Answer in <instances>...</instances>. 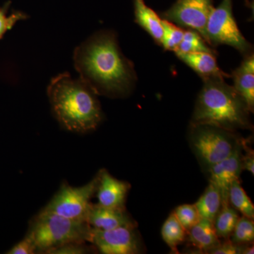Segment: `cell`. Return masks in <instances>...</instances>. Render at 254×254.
<instances>
[{
	"mask_svg": "<svg viewBox=\"0 0 254 254\" xmlns=\"http://www.w3.org/2000/svg\"><path fill=\"white\" fill-rule=\"evenodd\" d=\"M98 184V174L83 186L73 187L64 184L43 210L64 218L86 222L91 200L95 194Z\"/></svg>",
	"mask_w": 254,
	"mask_h": 254,
	"instance_id": "obj_7",
	"label": "cell"
},
{
	"mask_svg": "<svg viewBox=\"0 0 254 254\" xmlns=\"http://www.w3.org/2000/svg\"><path fill=\"white\" fill-rule=\"evenodd\" d=\"M91 227L86 221L64 218L42 210L32 223L29 232L36 244L37 253L69 243H86Z\"/></svg>",
	"mask_w": 254,
	"mask_h": 254,
	"instance_id": "obj_4",
	"label": "cell"
},
{
	"mask_svg": "<svg viewBox=\"0 0 254 254\" xmlns=\"http://www.w3.org/2000/svg\"><path fill=\"white\" fill-rule=\"evenodd\" d=\"M246 141L244 140V148L247 150V153L243 154L242 153V164L243 170H247L249 173L254 175V151L246 145Z\"/></svg>",
	"mask_w": 254,
	"mask_h": 254,
	"instance_id": "obj_29",
	"label": "cell"
},
{
	"mask_svg": "<svg viewBox=\"0 0 254 254\" xmlns=\"http://www.w3.org/2000/svg\"><path fill=\"white\" fill-rule=\"evenodd\" d=\"M229 204L244 216L254 218V205L241 185L240 180H235L230 187Z\"/></svg>",
	"mask_w": 254,
	"mask_h": 254,
	"instance_id": "obj_20",
	"label": "cell"
},
{
	"mask_svg": "<svg viewBox=\"0 0 254 254\" xmlns=\"http://www.w3.org/2000/svg\"><path fill=\"white\" fill-rule=\"evenodd\" d=\"M239 218L238 212L231 205L222 206L213 221L214 227L219 238L229 240Z\"/></svg>",
	"mask_w": 254,
	"mask_h": 254,
	"instance_id": "obj_19",
	"label": "cell"
},
{
	"mask_svg": "<svg viewBox=\"0 0 254 254\" xmlns=\"http://www.w3.org/2000/svg\"><path fill=\"white\" fill-rule=\"evenodd\" d=\"M230 240L237 245H250L254 240V219L242 215L239 218Z\"/></svg>",
	"mask_w": 254,
	"mask_h": 254,
	"instance_id": "obj_22",
	"label": "cell"
},
{
	"mask_svg": "<svg viewBox=\"0 0 254 254\" xmlns=\"http://www.w3.org/2000/svg\"><path fill=\"white\" fill-rule=\"evenodd\" d=\"M245 245H237L232 243L231 241L226 240L223 243L220 242V245L215 248L208 251L206 254H242Z\"/></svg>",
	"mask_w": 254,
	"mask_h": 254,
	"instance_id": "obj_28",
	"label": "cell"
},
{
	"mask_svg": "<svg viewBox=\"0 0 254 254\" xmlns=\"http://www.w3.org/2000/svg\"><path fill=\"white\" fill-rule=\"evenodd\" d=\"M189 240L200 253L206 254L220 244L213 222L206 219L199 221L188 232Z\"/></svg>",
	"mask_w": 254,
	"mask_h": 254,
	"instance_id": "obj_16",
	"label": "cell"
},
{
	"mask_svg": "<svg viewBox=\"0 0 254 254\" xmlns=\"http://www.w3.org/2000/svg\"><path fill=\"white\" fill-rule=\"evenodd\" d=\"M177 58L188 65L202 80L213 77H230L222 71L217 63L216 55L209 53H175Z\"/></svg>",
	"mask_w": 254,
	"mask_h": 254,
	"instance_id": "obj_13",
	"label": "cell"
},
{
	"mask_svg": "<svg viewBox=\"0 0 254 254\" xmlns=\"http://www.w3.org/2000/svg\"><path fill=\"white\" fill-rule=\"evenodd\" d=\"M86 222L91 228L109 230L121 227H136V222L128 215L126 208L105 207L91 203L86 216Z\"/></svg>",
	"mask_w": 254,
	"mask_h": 254,
	"instance_id": "obj_12",
	"label": "cell"
},
{
	"mask_svg": "<svg viewBox=\"0 0 254 254\" xmlns=\"http://www.w3.org/2000/svg\"><path fill=\"white\" fill-rule=\"evenodd\" d=\"M235 133L215 125L190 124V145L205 170L235 151L242 140Z\"/></svg>",
	"mask_w": 254,
	"mask_h": 254,
	"instance_id": "obj_5",
	"label": "cell"
},
{
	"mask_svg": "<svg viewBox=\"0 0 254 254\" xmlns=\"http://www.w3.org/2000/svg\"><path fill=\"white\" fill-rule=\"evenodd\" d=\"M223 77L203 80L190 124H206L236 132L252 128L245 100Z\"/></svg>",
	"mask_w": 254,
	"mask_h": 254,
	"instance_id": "obj_3",
	"label": "cell"
},
{
	"mask_svg": "<svg viewBox=\"0 0 254 254\" xmlns=\"http://www.w3.org/2000/svg\"><path fill=\"white\" fill-rule=\"evenodd\" d=\"M86 243H69L47 252L50 254H83L88 253Z\"/></svg>",
	"mask_w": 254,
	"mask_h": 254,
	"instance_id": "obj_27",
	"label": "cell"
},
{
	"mask_svg": "<svg viewBox=\"0 0 254 254\" xmlns=\"http://www.w3.org/2000/svg\"><path fill=\"white\" fill-rule=\"evenodd\" d=\"M37 253V248L34 240L31 234L28 232L27 235L21 242L14 245L8 251V254H33Z\"/></svg>",
	"mask_w": 254,
	"mask_h": 254,
	"instance_id": "obj_26",
	"label": "cell"
},
{
	"mask_svg": "<svg viewBox=\"0 0 254 254\" xmlns=\"http://www.w3.org/2000/svg\"><path fill=\"white\" fill-rule=\"evenodd\" d=\"M213 8V0H177L170 9L160 15L180 27L198 32L206 41L205 28Z\"/></svg>",
	"mask_w": 254,
	"mask_h": 254,
	"instance_id": "obj_8",
	"label": "cell"
},
{
	"mask_svg": "<svg viewBox=\"0 0 254 254\" xmlns=\"http://www.w3.org/2000/svg\"><path fill=\"white\" fill-rule=\"evenodd\" d=\"M234 88L242 97L251 113L254 110V53L245 56L238 68L232 72Z\"/></svg>",
	"mask_w": 254,
	"mask_h": 254,
	"instance_id": "obj_14",
	"label": "cell"
},
{
	"mask_svg": "<svg viewBox=\"0 0 254 254\" xmlns=\"http://www.w3.org/2000/svg\"><path fill=\"white\" fill-rule=\"evenodd\" d=\"M173 213L187 233L200 220L199 214L194 204L179 205Z\"/></svg>",
	"mask_w": 254,
	"mask_h": 254,
	"instance_id": "obj_24",
	"label": "cell"
},
{
	"mask_svg": "<svg viewBox=\"0 0 254 254\" xmlns=\"http://www.w3.org/2000/svg\"><path fill=\"white\" fill-rule=\"evenodd\" d=\"M73 60L80 78L97 94L127 95L136 81L133 63L122 53L113 32L95 33L75 50Z\"/></svg>",
	"mask_w": 254,
	"mask_h": 254,
	"instance_id": "obj_1",
	"label": "cell"
},
{
	"mask_svg": "<svg viewBox=\"0 0 254 254\" xmlns=\"http://www.w3.org/2000/svg\"><path fill=\"white\" fill-rule=\"evenodd\" d=\"M207 43L215 48L227 45L244 55L252 54V46L242 34L232 13V0H222L213 8L205 28Z\"/></svg>",
	"mask_w": 254,
	"mask_h": 254,
	"instance_id": "obj_6",
	"label": "cell"
},
{
	"mask_svg": "<svg viewBox=\"0 0 254 254\" xmlns=\"http://www.w3.org/2000/svg\"><path fill=\"white\" fill-rule=\"evenodd\" d=\"M176 52L183 53H209L217 55L216 50L209 46L198 32L191 29L185 31L183 38Z\"/></svg>",
	"mask_w": 254,
	"mask_h": 254,
	"instance_id": "obj_21",
	"label": "cell"
},
{
	"mask_svg": "<svg viewBox=\"0 0 254 254\" xmlns=\"http://www.w3.org/2000/svg\"><path fill=\"white\" fill-rule=\"evenodd\" d=\"M98 174V184L95 192L98 204L109 208H125L127 195L131 188L129 184L118 180L106 170H101Z\"/></svg>",
	"mask_w": 254,
	"mask_h": 254,
	"instance_id": "obj_11",
	"label": "cell"
},
{
	"mask_svg": "<svg viewBox=\"0 0 254 254\" xmlns=\"http://www.w3.org/2000/svg\"><path fill=\"white\" fill-rule=\"evenodd\" d=\"M136 227H121L109 230H90L88 242L103 254H138L141 253V240Z\"/></svg>",
	"mask_w": 254,
	"mask_h": 254,
	"instance_id": "obj_9",
	"label": "cell"
},
{
	"mask_svg": "<svg viewBox=\"0 0 254 254\" xmlns=\"http://www.w3.org/2000/svg\"><path fill=\"white\" fill-rule=\"evenodd\" d=\"M200 219H206L213 222L222 207V197L220 190L209 182L203 194L194 203Z\"/></svg>",
	"mask_w": 254,
	"mask_h": 254,
	"instance_id": "obj_17",
	"label": "cell"
},
{
	"mask_svg": "<svg viewBox=\"0 0 254 254\" xmlns=\"http://www.w3.org/2000/svg\"><path fill=\"white\" fill-rule=\"evenodd\" d=\"M187 232L177 220L173 212L164 222L161 229L162 238L172 252L177 253V247L184 243Z\"/></svg>",
	"mask_w": 254,
	"mask_h": 254,
	"instance_id": "obj_18",
	"label": "cell"
},
{
	"mask_svg": "<svg viewBox=\"0 0 254 254\" xmlns=\"http://www.w3.org/2000/svg\"><path fill=\"white\" fill-rule=\"evenodd\" d=\"M135 21L161 46L163 35L162 19L155 11L145 4L144 0H134Z\"/></svg>",
	"mask_w": 254,
	"mask_h": 254,
	"instance_id": "obj_15",
	"label": "cell"
},
{
	"mask_svg": "<svg viewBox=\"0 0 254 254\" xmlns=\"http://www.w3.org/2000/svg\"><path fill=\"white\" fill-rule=\"evenodd\" d=\"M8 6L0 8V39L4 36V33L14 26L15 23L20 20L25 19L26 15L20 11L12 13L9 16L6 15Z\"/></svg>",
	"mask_w": 254,
	"mask_h": 254,
	"instance_id": "obj_25",
	"label": "cell"
},
{
	"mask_svg": "<svg viewBox=\"0 0 254 254\" xmlns=\"http://www.w3.org/2000/svg\"><path fill=\"white\" fill-rule=\"evenodd\" d=\"M163 28V38L161 47L168 51L176 52L179 45L183 38L185 31L175 23L163 19L162 21Z\"/></svg>",
	"mask_w": 254,
	"mask_h": 254,
	"instance_id": "obj_23",
	"label": "cell"
},
{
	"mask_svg": "<svg viewBox=\"0 0 254 254\" xmlns=\"http://www.w3.org/2000/svg\"><path fill=\"white\" fill-rule=\"evenodd\" d=\"M243 141L244 139L242 138L236 149L230 156L207 170L209 182L215 185L220 190L222 197V206L229 205L230 187L235 180H240L241 174L243 171L242 164Z\"/></svg>",
	"mask_w": 254,
	"mask_h": 254,
	"instance_id": "obj_10",
	"label": "cell"
},
{
	"mask_svg": "<svg viewBox=\"0 0 254 254\" xmlns=\"http://www.w3.org/2000/svg\"><path fill=\"white\" fill-rule=\"evenodd\" d=\"M52 108L58 121L69 131H93L103 118L97 93L84 81L69 73L58 75L48 88Z\"/></svg>",
	"mask_w": 254,
	"mask_h": 254,
	"instance_id": "obj_2",
	"label": "cell"
}]
</instances>
